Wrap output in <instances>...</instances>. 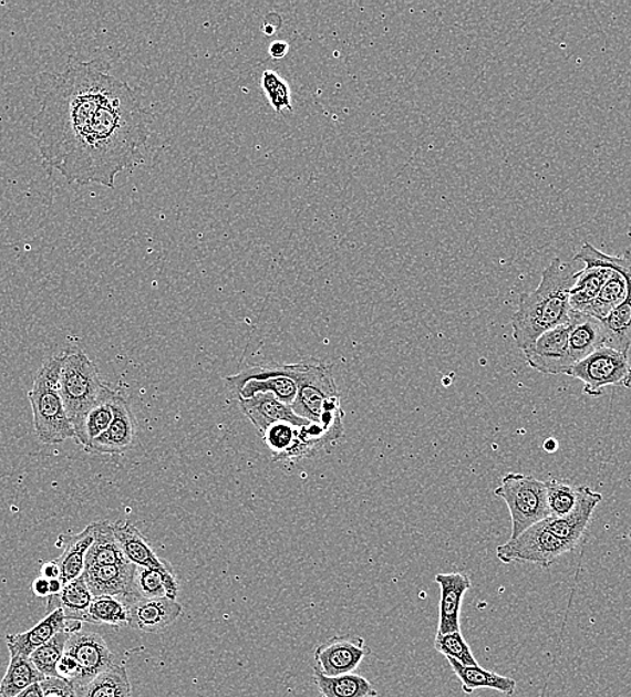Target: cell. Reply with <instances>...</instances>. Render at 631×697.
Returning <instances> with one entry per match:
<instances>
[{
  "label": "cell",
  "instance_id": "obj_1",
  "mask_svg": "<svg viewBox=\"0 0 631 697\" xmlns=\"http://www.w3.org/2000/svg\"><path fill=\"white\" fill-rule=\"evenodd\" d=\"M35 96L37 147L69 183L113 188L118 174L143 163L148 128L141 100L105 65L74 61L62 73L42 74Z\"/></svg>",
  "mask_w": 631,
  "mask_h": 697
},
{
  "label": "cell",
  "instance_id": "obj_2",
  "mask_svg": "<svg viewBox=\"0 0 631 697\" xmlns=\"http://www.w3.org/2000/svg\"><path fill=\"white\" fill-rule=\"evenodd\" d=\"M576 266L559 258L542 271L539 287L520 295L519 308L513 316L514 340L524 351L551 329L570 322L572 308L570 291L576 283Z\"/></svg>",
  "mask_w": 631,
  "mask_h": 697
},
{
  "label": "cell",
  "instance_id": "obj_3",
  "mask_svg": "<svg viewBox=\"0 0 631 697\" xmlns=\"http://www.w3.org/2000/svg\"><path fill=\"white\" fill-rule=\"evenodd\" d=\"M61 365L62 356L45 360L28 395L31 409H33L35 435L43 445H60L75 437L74 428L62 403Z\"/></svg>",
  "mask_w": 631,
  "mask_h": 697
},
{
  "label": "cell",
  "instance_id": "obj_4",
  "mask_svg": "<svg viewBox=\"0 0 631 697\" xmlns=\"http://www.w3.org/2000/svg\"><path fill=\"white\" fill-rule=\"evenodd\" d=\"M110 388L111 386L101 379L97 366L81 348H68L62 354L60 392L75 436L80 434L87 412Z\"/></svg>",
  "mask_w": 631,
  "mask_h": 697
},
{
  "label": "cell",
  "instance_id": "obj_5",
  "mask_svg": "<svg viewBox=\"0 0 631 697\" xmlns=\"http://www.w3.org/2000/svg\"><path fill=\"white\" fill-rule=\"evenodd\" d=\"M292 408L311 423H343L339 389L330 366L318 361L306 363L299 377L298 398Z\"/></svg>",
  "mask_w": 631,
  "mask_h": 697
},
{
  "label": "cell",
  "instance_id": "obj_6",
  "mask_svg": "<svg viewBox=\"0 0 631 697\" xmlns=\"http://www.w3.org/2000/svg\"><path fill=\"white\" fill-rule=\"evenodd\" d=\"M495 496L501 498L508 506L509 516L513 519L510 540H515L521 532L551 517L547 502L546 481L536 479L531 475L516 472L505 475L500 486L495 490Z\"/></svg>",
  "mask_w": 631,
  "mask_h": 697
},
{
  "label": "cell",
  "instance_id": "obj_7",
  "mask_svg": "<svg viewBox=\"0 0 631 697\" xmlns=\"http://www.w3.org/2000/svg\"><path fill=\"white\" fill-rule=\"evenodd\" d=\"M304 365L306 363L251 366L238 375L227 377L226 382L238 400H246L260 393H273L279 400L292 407L298 398L299 377Z\"/></svg>",
  "mask_w": 631,
  "mask_h": 697
},
{
  "label": "cell",
  "instance_id": "obj_8",
  "mask_svg": "<svg viewBox=\"0 0 631 697\" xmlns=\"http://www.w3.org/2000/svg\"><path fill=\"white\" fill-rule=\"evenodd\" d=\"M567 376L582 382L585 395L591 397H601L608 386L631 388L629 356L609 346L599 347L589 357L579 361Z\"/></svg>",
  "mask_w": 631,
  "mask_h": 697
},
{
  "label": "cell",
  "instance_id": "obj_9",
  "mask_svg": "<svg viewBox=\"0 0 631 697\" xmlns=\"http://www.w3.org/2000/svg\"><path fill=\"white\" fill-rule=\"evenodd\" d=\"M572 549L555 537L542 522L521 532L515 540H509L496 550L503 563H534L541 569H550L563 554Z\"/></svg>",
  "mask_w": 631,
  "mask_h": 697
},
{
  "label": "cell",
  "instance_id": "obj_10",
  "mask_svg": "<svg viewBox=\"0 0 631 697\" xmlns=\"http://www.w3.org/2000/svg\"><path fill=\"white\" fill-rule=\"evenodd\" d=\"M523 354L527 364L542 375L567 376L576 365L570 353V322L541 334Z\"/></svg>",
  "mask_w": 631,
  "mask_h": 697
},
{
  "label": "cell",
  "instance_id": "obj_11",
  "mask_svg": "<svg viewBox=\"0 0 631 697\" xmlns=\"http://www.w3.org/2000/svg\"><path fill=\"white\" fill-rule=\"evenodd\" d=\"M65 654L71 656L80 668L79 679L73 684L74 689L86 686L94 677L116 664L115 655L104 638L91 631L72 633L68 639Z\"/></svg>",
  "mask_w": 631,
  "mask_h": 697
},
{
  "label": "cell",
  "instance_id": "obj_12",
  "mask_svg": "<svg viewBox=\"0 0 631 697\" xmlns=\"http://www.w3.org/2000/svg\"><path fill=\"white\" fill-rule=\"evenodd\" d=\"M370 654L364 638L337 636L314 649V667L330 677L352 674Z\"/></svg>",
  "mask_w": 631,
  "mask_h": 697
},
{
  "label": "cell",
  "instance_id": "obj_13",
  "mask_svg": "<svg viewBox=\"0 0 631 697\" xmlns=\"http://www.w3.org/2000/svg\"><path fill=\"white\" fill-rule=\"evenodd\" d=\"M602 262L609 268L621 271L628 281V295L620 306L604 319L602 325L606 333V345L616 351L627 354L631 348V251L627 250L621 257L606 256L601 251L599 253Z\"/></svg>",
  "mask_w": 631,
  "mask_h": 697
},
{
  "label": "cell",
  "instance_id": "obj_14",
  "mask_svg": "<svg viewBox=\"0 0 631 697\" xmlns=\"http://www.w3.org/2000/svg\"><path fill=\"white\" fill-rule=\"evenodd\" d=\"M599 253L601 251L590 243H585L577 253L576 261L583 262L585 268L577 272L576 283L570 291V305L576 312L582 313L613 275L614 270L602 262Z\"/></svg>",
  "mask_w": 631,
  "mask_h": 697
},
{
  "label": "cell",
  "instance_id": "obj_15",
  "mask_svg": "<svg viewBox=\"0 0 631 697\" xmlns=\"http://www.w3.org/2000/svg\"><path fill=\"white\" fill-rule=\"evenodd\" d=\"M136 436L135 416L128 400L117 391L113 402V420L108 429L94 439L84 451L93 455H122L134 446Z\"/></svg>",
  "mask_w": 631,
  "mask_h": 697
},
{
  "label": "cell",
  "instance_id": "obj_16",
  "mask_svg": "<svg viewBox=\"0 0 631 697\" xmlns=\"http://www.w3.org/2000/svg\"><path fill=\"white\" fill-rule=\"evenodd\" d=\"M122 599L128 607L130 626L144 633L168 630L183 613V607L176 600L144 599L136 594Z\"/></svg>",
  "mask_w": 631,
  "mask_h": 697
},
{
  "label": "cell",
  "instance_id": "obj_17",
  "mask_svg": "<svg viewBox=\"0 0 631 697\" xmlns=\"http://www.w3.org/2000/svg\"><path fill=\"white\" fill-rule=\"evenodd\" d=\"M603 500L602 493L591 490L590 487L580 486L578 503L570 514L563 518H547L542 521L548 530L561 542L572 550L579 547L583 540L587 528L591 522L592 514L599 503Z\"/></svg>",
  "mask_w": 631,
  "mask_h": 697
},
{
  "label": "cell",
  "instance_id": "obj_18",
  "mask_svg": "<svg viewBox=\"0 0 631 697\" xmlns=\"http://www.w3.org/2000/svg\"><path fill=\"white\" fill-rule=\"evenodd\" d=\"M434 581L441 589L437 635L459 632L461 610L466 593L472 589V581L464 573L437 574Z\"/></svg>",
  "mask_w": 631,
  "mask_h": 697
},
{
  "label": "cell",
  "instance_id": "obj_19",
  "mask_svg": "<svg viewBox=\"0 0 631 697\" xmlns=\"http://www.w3.org/2000/svg\"><path fill=\"white\" fill-rule=\"evenodd\" d=\"M239 405L261 435L275 423H290L296 427H304L311 423L296 414L290 405L279 400L273 393H260L246 400H239Z\"/></svg>",
  "mask_w": 631,
  "mask_h": 697
},
{
  "label": "cell",
  "instance_id": "obj_20",
  "mask_svg": "<svg viewBox=\"0 0 631 697\" xmlns=\"http://www.w3.org/2000/svg\"><path fill=\"white\" fill-rule=\"evenodd\" d=\"M136 565L126 561L117 565L100 566L85 570L84 580L93 597H128L135 592Z\"/></svg>",
  "mask_w": 631,
  "mask_h": 697
},
{
  "label": "cell",
  "instance_id": "obj_21",
  "mask_svg": "<svg viewBox=\"0 0 631 697\" xmlns=\"http://www.w3.org/2000/svg\"><path fill=\"white\" fill-rule=\"evenodd\" d=\"M62 631H71V627H69L65 614L61 610H56L49 613L45 618L40 621L34 627H31V630L6 637L10 656L29 658L35 649L50 642L56 633Z\"/></svg>",
  "mask_w": 631,
  "mask_h": 697
},
{
  "label": "cell",
  "instance_id": "obj_22",
  "mask_svg": "<svg viewBox=\"0 0 631 697\" xmlns=\"http://www.w3.org/2000/svg\"><path fill=\"white\" fill-rule=\"evenodd\" d=\"M606 345L602 322L594 316L572 310L570 316V353L573 363H579Z\"/></svg>",
  "mask_w": 631,
  "mask_h": 697
},
{
  "label": "cell",
  "instance_id": "obj_23",
  "mask_svg": "<svg viewBox=\"0 0 631 697\" xmlns=\"http://www.w3.org/2000/svg\"><path fill=\"white\" fill-rule=\"evenodd\" d=\"M116 541L126 560L136 566L168 569L172 568L167 562L161 560L156 555L151 544L145 540L142 532L136 526L128 521L113 523Z\"/></svg>",
  "mask_w": 631,
  "mask_h": 697
},
{
  "label": "cell",
  "instance_id": "obj_24",
  "mask_svg": "<svg viewBox=\"0 0 631 697\" xmlns=\"http://www.w3.org/2000/svg\"><path fill=\"white\" fill-rule=\"evenodd\" d=\"M454 675L461 682L466 695H472L477 689H495L507 696L515 694L517 683L510 677L496 674L494 670L484 669L479 665H463L453 658H447Z\"/></svg>",
  "mask_w": 631,
  "mask_h": 697
},
{
  "label": "cell",
  "instance_id": "obj_25",
  "mask_svg": "<svg viewBox=\"0 0 631 697\" xmlns=\"http://www.w3.org/2000/svg\"><path fill=\"white\" fill-rule=\"evenodd\" d=\"M93 599L84 576H80V579L63 586L61 593L49 595L46 612L52 613L61 610L68 621L87 623V611H90Z\"/></svg>",
  "mask_w": 631,
  "mask_h": 697
},
{
  "label": "cell",
  "instance_id": "obj_26",
  "mask_svg": "<svg viewBox=\"0 0 631 697\" xmlns=\"http://www.w3.org/2000/svg\"><path fill=\"white\" fill-rule=\"evenodd\" d=\"M62 540L65 541V544H63V553L56 563L61 570V581L63 585H66L69 582L80 579L85 572L86 553L94 542L93 523L79 534L62 537Z\"/></svg>",
  "mask_w": 631,
  "mask_h": 697
},
{
  "label": "cell",
  "instance_id": "obj_27",
  "mask_svg": "<svg viewBox=\"0 0 631 697\" xmlns=\"http://www.w3.org/2000/svg\"><path fill=\"white\" fill-rule=\"evenodd\" d=\"M313 682L320 697H377L379 693L370 680L356 674L325 676L313 667Z\"/></svg>",
  "mask_w": 631,
  "mask_h": 697
},
{
  "label": "cell",
  "instance_id": "obj_28",
  "mask_svg": "<svg viewBox=\"0 0 631 697\" xmlns=\"http://www.w3.org/2000/svg\"><path fill=\"white\" fill-rule=\"evenodd\" d=\"M135 592L144 599L176 600L179 594V582L173 568L156 569L137 566L135 573Z\"/></svg>",
  "mask_w": 631,
  "mask_h": 697
},
{
  "label": "cell",
  "instance_id": "obj_29",
  "mask_svg": "<svg viewBox=\"0 0 631 697\" xmlns=\"http://www.w3.org/2000/svg\"><path fill=\"white\" fill-rule=\"evenodd\" d=\"M94 542L86 553L85 570L100 566L117 565L126 560L116 541L113 523H93Z\"/></svg>",
  "mask_w": 631,
  "mask_h": 697
},
{
  "label": "cell",
  "instance_id": "obj_30",
  "mask_svg": "<svg viewBox=\"0 0 631 697\" xmlns=\"http://www.w3.org/2000/svg\"><path fill=\"white\" fill-rule=\"evenodd\" d=\"M77 697H131L132 687L124 665L113 664L86 686L75 689Z\"/></svg>",
  "mask_w": 631,
  "mask_h": 697
},
{
  "label": "cell",
  "instance_id": "obj_31",
  "mask_svg": "<svg viewBox=\"0 0 631 697\" xmlns=\"http://www.w3.org/2000/svg\"><path fill=\"white\" fill-rule=\"evenodd\" d=\"M117 391L110 388L100 400L87 412L80 434L75 436V441L82 448H86L101 434H104L113 420V402H115Z\"/></svg>",
  "mask_w": 631,
  "mask_h": 697
},
{
  "label": "cell",
  "instance_id": "obj_32",
  "mask_svg": "<svg viewBox=\"0 0 631 697\" xmlns=\"http://www.w3.org/2000/svg\"><path fill=\"white\" fill-rule=\"evenodd\" d=\"M46 677L37 669L30 658L10 656V664L2 683H0V696L14 697L33 684L45 680Z\"/></svg>",
  "mask_w": 631,
  "mask_h": 697
},
{
  "label": "cell",
  "instance_id": "obj_33",
  "mask_svg": "<svg viewBox=\"0 0 631 697\" xmlns=\"http://www.w3.org/2000/svg\"><path fill=\"white\" fill-rule=\"evenodd\" d=\"M614 270V269H613ZM628 295L627 277L621 271L614 270L613 275L604 283L601 293L587 306L582 313L594 316L599 321L608 319L613 310L621 305Z\"/></svg>",
  "mask_w": 631,
  "mask_h": 697
},
{
  "label": "cell",
  "instance_id": "obj_34",
  "mask_svg": "<svg viewBox=\"0 0 631 697\" xmlns=\"http://www.w3.org/2000/svg\"><path fill=\"white\" fill-rule=\"evenodd\" d=\"M87 624L130 626L128 607L122 597H111V595L94 597L87 611Z\"/></svg>",
  "mask_w": 631,
  "mask_h": 697
},
{
  "label": "cell",
  "instance_id": "obj_35",
  "mask_svg": "<svg viewBox=\"0 0 631 697\" xmlns=\"http://www.w3.org/2000/svg\"><path fill=\"white\" fill-rule=\"evenodd\" d=\"M300 427L290 423H275L265 430L262 439L271 452L275 461H287L299 441Z\"/></svg>",
  "mask_w": 631,
  "mask_h": 697
},
{
  "label": "cell",
  "instance_id": "obj_36",
  "mask_svg": "<svg viewBox=\"0 0 631 697\" xmlns=\"http://www.w3.org/2000/svg\"><path fill=\"white\" fill-rule=\"evenodd\" d=\"M71 631H62L50 639L46 644L35 649L30 655V662L33 663L38 670L45 677H56V665H59Z\"/></svg>",
  "mask_w": 631,
  "mask_h": 697
},
{
  "label": "cell",
  "instance_id": "obj_37",
  "mask_svg": "<svg viewBox=\"0 0 631 697\" xmlns=\"http://www.w3.org/2000/svg\"><path fill=\"white\" fill-rule=\"evenodd\" d=\"M547 502L552 518H563L573 510L578 503L579 487L568 481L551 479L546 481Z\"/></svg>",
  "mask_w": 631,
  "mask_h": 697
},
{
  "label": "cell",
  "instance_id": "obj_38",
  "mask_svg": "<svg viewBox=\"0 0 631 697\" xmlns=\"http://www.w3.org/2000/svg\"><path fill=\"white\" fill-rule=\"evenodd\" d=\"M434 648L446 658H453V660L463 665H470V667L478 665L469 644L466 643L461 631L435 636Z\"/></svg>",
  "mask_w": 631,
  "mask_h": 697
},
{
  "label": "cell",
  "instance_id": "obj_39",
  "mask_svg": "<svg viewBox=\"0 0 631 697\" xmlns=\"http://www.w3.org/2000/svg\"><path fill=\"white\" fill-rule=\"evenodd\" d=\"M261 86L263 93L267 94L271 107H273L277 114L283 111H293L292 101H290V87L288 82L283 80L279 73L273 72V70L263 72Z\"/></svg>",
  "mask_w": 631,
  "mask_h": 697
},
{
  "label": "cell",
  "instance_id": "obj_40",
  "mask_svg": "<svg viewBox=\"0 0 631 697\" xmlns=\"http://www.w3.org/2000/svg\"><path fill=\"white\" fill-rule=\"evenodd\" d=\"M43 697H77L71 683L60 677H46L41 682Z\"/></svg>",
  "mask_w": 631,
  "mask_h": 697
},
{
  "label": "cell",
  "instance_id": "obj_41",
  "mask_svg": "<svg viewBox=\"0 0 631 697\" xmlns=\"http://www.w3.org/2000/svg\"><path fill=\"white\" fill-rule=\"evenodd\" d=\"M41 576L49 581L61 579V570L56 561H49L43 563L41 568Z\"/></svg>",
  "mask_w": 631,
  "mask_h": 697
},
{
  "label": "cell",
  "instance_id": "obj_42",
  "mask_svg": "<svg viewBox=\"0 0 631 697\" xmlns=\"http://www.w3.org/2000/svg\"><path fill=\"white\" fill-rule=\"evenodd\" d=\"M31 591H33L37 597L48 599L50 595V581L43 579V576H38L33 585H31Z\"/></svg>",
  "mask_w": 631,
  "mask_h": 697
},
{
  "label": "cell",
  "instance_id": "obj_43",
  "mask_svg": "<svg viewBox=\"0 0 631 697\" xmlns=\"http://www.w3.org/2000/svg\"><path fill=\"white\" fill-rule=\"evenodd\" d=\"M289 52V43L286 41H275L269 46V54L273 56L275 60H281Z\"/></svg>",
  "mask_w": 631,
  "mask_h": 697
},
{
  "label": "cell",
  "instance_id": "obj_44",
  "mask_svg": "<svg viewBox=\"0 0 631 697\" xmlns=\"http://www.w3.org/2000/svg\"><path fill=\"white\" fill-rule=\"evenodd\" d=\"M14 697H43L41 683L33 684V686L24 689L22 694Z\"/></svg>",
  "mask_w": 631,
  "mask_h": 697
},
{
  "label": "cell",
  "instance_id": "obj_45",
  "mask_svg": "<svg viewBox=\"0 0 631 697\" xmlns=\"http://www.w3.org/2000/svg\"><path fill=\"white\" fill-rule=\"evenodd\" d=\"M63 586L65 585H63V582L61 581V579L50 581V595L61 593Z\"/></svg>",
  "mask_w": 631,
  "mask_h": 697
},
{
  "label": "cell",
  "instance_id": "obj_46",
  "mask_svg": "<svg viewBox=\"0 0 631 697\" xmlns=\"http://www.w3.org/2000/svg\"><path fill=\"white\" fill-rule=\"evenodd\" d=\"M542 447H545L547 452H550V454L557 452V449L559 447L558 440L557 439H548L545 443V446H542Z\"/></svg>",
  "mask_w": 631,
  "mask_h": 697
}]
</instances>
